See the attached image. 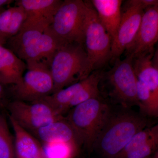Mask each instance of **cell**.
<instances>
[{
  "mask_svg": "<svg viewBox=\"0 0 158 158\" xmlns=\"http://www.w3.org/2000/svg\"><path fill=\"white\" fill-rule=\"evenodd\" d=\"M27 65L24 61L0 44V82L4 86L19 85L22 81Z\"/></svg>",
  "mask_w": 158,
  "mask_h": 158,
  "instance_id": "obj_13",
  "label": "cell"
},
{
  "mask_svg": "<svg viewBox=\"0 0 158 158\" xmlns=\"http://www.w3.org/2000/svg\"><path fill=\"white\" fill-rule=\"evenodd\" d=\"M37 158H44V156H43V157H41Z\"/></svg>",
  "mask_w": 158,
  "mask_h": 158,
  "instance_id": "obj_32",
  "label": "cell"
},
{
  "mask_svg": "<svg viewBox=\"0 0 158 158\" xmlns=\"http://www.w3.org/2000/svg\"><path fill=\"white\" fill-rule=\"evenodd\" d=\"M14 2L13 0H0V10H3L2 9L4 6L10 5Z\"/></svg>",
  "mask_w": 158,
  "mask_h": 158,
  "instance_id": "obj_29",
  "label": "cell"
},
{
  "mask_svg": "<svg viewBox=\"0 0 158 158\" xmlns=\"http://www.w3.org/2000/svg\"><path fill=\"white\" fill-rule=\"evenodd\" d=\"M31 134L37 137L43 144L54 141H63L75 145L78 143L72 127L64 117L40 128Z\"/></svg>",
  "mask_w": 158,
  "mask_h": 158,
  "instance_id": "obj_17",
  "label": "cell"
},
{
  "mask_svg": "<svg viewBox=\"0 0 158 158\" xmlns=\"http://www.w3.org/2000/svg\"><path fill=\"white\" fill-rule=\"evenodd\" d=\"M6 108L9 116L31 134L63 118L42 100L32 102L13 100L9 102Z\"/></svg>",
  "mask_w": 158,
  "mask_h": 158,
  "instance_id": "obj_8",
  "label": "cell"
},
{
  "mask_svg": "<svg viewBox=\"0 0 158 158\" xmlns=\"http://www.w3.org/2000/svg\"><path fill=\"white\" fill-rule=\"evenodd\" d=\"M158 144V133L145 144L133 150L119 158H149L156 151Z\"/></svg>",
  "mask_w": 158,
  "mask_h": 158,
  "instance_id": "obj_26",
  "label": "cell"
},
{
  "mask_svg": "<svg viewBox=\"0 0 158 158\" xmlns=\"http://www.w3.org/2000/svg\"><path fill=\"white\" fill-rule=\"evenodd\" d=\"M4 10H0V13H1V12H2V11H4Z\"/></svg>",
  "mask_w": 158,
  "mask_h": 158,
  "instance_id": "obj_31",
  "label": "cell"
},
{
  "mask_svg": "<svg viewBox=\"0 0 158 158\" xmlns=\"http://www.w3.org/2000/svg\"><path fill=\"white\" fill-rule=\"evenodd\" d=\"M27 71L19 85L9 89L14 100L32 102L52 94L54 83L47 61L26 62Z\"/></svg>",
  "mask_w": 158,
  "mask_h": 158,
  "instance_id": "obj_6",
  "label": "cell"
},
{
  "mask_svg": "<svg viewBox=\"0 0 158 158\" xmlns=\"http://www.w3.org/2000/svg\"><path fill=\"white\" fill-rule=\"evenodd\" d=\"M53 93L85 80L92 72L84 44L67 43L55 52L49 62Z\"/></svg>",
  "mask_w": 158,
  "mask_h": 158,
  "instance_id": "obj_3",
  "label": "cell"
},
{
  "mask_svg": "<svg viewBox=\"0 0 158 158\" xmlns=\"http://www.w3.org/2000/svg\"><path fill=\"white\" fill-rule=\"evenodd\" d=\"M0 158H16L14 139L10 133L7 119L0 113Z\"/></svg>",
  "mask_w": 158,
  "mask_h": 158,
  "instance_id": "obj_22",
  "label": "cell"
},
{
  "mask_svg": "<svg viewBox=\"0 0 158 158\" xmlns=\"http://www.w3.org/2000/svg\"><path fill=\"white\" fill-rule=\"evenodd\" d=\"M158 133V125L152 127H146L133 136L116 158H119L137 148L145 144Z\"/></svg>",
  "mask_w": 158,
  "mask_h": 158,
  "instance_id": "obj_25",
  "label": "cell"
},
{
  "mask_svg": "<svg viewBox=\"0 0 158 158\" xmlns=\"http://www.w3.org/2000/svg\"><path fill=\"white\" fill-rule=\"evenodd\" d=\"M0 101L3 103L4 104L7 106V103L9 102L8 99V93L7 90L2 84L0 82Z\"/></svg>",
  "mask_w": 158,
  "mask_h": 158,
  "instance_id": "obj_27",
  "label": "cell"
},
{
  "mask_svg": "<svg viewBox=\"0 0 158 158\" xmlns=\"http://www.w3.org/2000/svg\"><path fill=\"white\" fill-rule=\"evenodd\" d=\"M84 45L92 72L102 70L110 62L112 39L100 21L90 2L86 1Z\"/></svg>",
  "mask_w": 158,
  "mask_h": 158,
  "instance_id": "obj_5",
  "label": "cell"
},
{
  "mask_svg": "<svg viewBox=\"0 0 158 158\" xmlns=\"http://www.w3.org/2000/svg\"><path fill=\"white\" fill-rule=\"evenodd\" d=\"M66 43L48 27L37 41L24 49L17 56L25 62L44 60L49 64L55 52Z\"/></svg>",
  "mask_w": 158,
  "mask_h": 158,
  "instance_id": "obj_11",
  "label": "cell"
},
{
  "mask_svg": "<svg viewBox=\"0 0 158 158\" xmlns=\"http://www.w3.org/2000/svg\"><path fill=\"white\" fill-rule=\"evenodd\" d=\"M27 18V13L22 7L15 6L13 14L6 32L0 39V44L5 45L8 40L17 34Z\"/></svg>",
  "mask_w": 158,
  "mask_h": 158,
  "instance_id": "obj_24",
  "label": "cell"
},
{
  "mask_svg": "<svg viewBox=\"0 0 158 158\" xmlns=\"http://www.w3.org/2000/svg\"><path fill=\"white\" fill-rule=\"evenodd\" d=\"M158 40V5L144 10L135 37L125 51L126 56L154 50Z\"/></svg>",
  "mask_w": 158,
  "mask_h": 158,
  "instance_id": "obj_10",
  "label": "cell"
},
{
  "mask_svg": "<svg viewBox=\"0 0 158 158\" xmlns=\"http://www.w3.org/2000/svg\"><path fill=\"white\" fill-rule=\"evenodd\" d=\"M86 10V1H63L48 28L65 42L84 44Z\"/></svg>",
  "mask_w": 158,
  "mask_h": 158,
  "instance_id": "obj_7",
  "label": "cell"
},
{
  "mask_svg": "<svg viewBox=\"0 0 158 158\" xmlns=\"http://www.w3.org/2000/svg\"><path fill=\"white\" fill-rule=\"evenodd\" d=\"M112 108L101 96L74 107L66 120L72 127L78 143L92 149Z\"/></svg>",
  "mask_w": 158,
  "mask_h": 158,
  "instance_id": "obj_4",
  "label": "cell"
},
{
  "mask_svg": "<svg viewBox=\"0 0 158 158\" xmlns=\"http://www.w3.org/2000/svg\"><path fill=\"white\" fill-rule=\"evenodd\" d=\"M122 11L120 24L115 37L112 40L111 59L114 63L120 59L135 37L144 12L140 0H130L126 2Z\"/></svg>",
  "mask_w": 158,
  "mask_h": 158,
  "instance_id": "obj_9",
  "label": "cell"
},
{
  "mask_svg": "<svg viewBox=\"0 0 158 158\" xmlns=\"http://www.w3.org/2000/svg\"><path fill=\"white\" fill-rule=\"evenodd\" d=\"M6 108V105L0 101V110H3Z\"/></svg>",
  "mask_w": 158,
  "mask_h": 158,
  "instance_id": "obj_30",
  "label": "cell"
},
{
  "mask_svg": "<svg viewBox=\"0 0 158 158\" xmlns=\"http://www.w3.org/2000/svg\"><path fill=\"white\" fill-rule=\"evenodd\" d=\"M42 146L45 158H71L76 145L63 141H54L43 144Z\"/></svg>",
  "mask_w": 158,
  "mask_h": 158,
  "instance_id": "obj_23",
  "label": "cell"
},
{
  "mask_svg": "<svg viewBox=\"0 0 158 158\" xmlns=\"http://www.w3.org/2000/svg\"><path fill=\"white\" fill-rule=\"evenodd\" d=\"M49 26L46 23L26 19L18 34L8 40L5 47L17 56L24 49L37 41Z\"/></svg>",
  "mask_w": 158,
  "mask_h": 158,
  "instance_id": "obj_14",
  "label": "cell"
},
{
  "mask_svg": "<svg viewBox=\"0 0 158 158\" xmlns=\"http://www.w3.org/2000/svg\"><path fill=\"white\" fill-rule=\"evenodd\" d=\"M9 116L14 132V149L16 158H37L44 156L42 146L33 135Z\"/></svg>",
  "mask_w": 158,
  "mask_h": 158,
  "instance_id": "obj_16",
  "label": "cell"
},
{
  "mask_svg": "<svg viewBox=\"0 0 158 158\" xmlns=\"http://www.w3.org/2000/svg\"><path fill=\"white\" fill-rule=\"evenodd\" d=\"M102 72V70H97L90 74L87 77L86 85L71 102L69 110L90 99L101 96L98 86Z\"/></svg>",
  "mask_w": 158,
  "mask_h": 158,
  "instance_id": "obj_20",
  "label": "cell"
},
{
  "mask_svg": "<svg viewBox=\"0 0 158 158\" xmlns=\"http://www.w3.org/2000/svg\"><path fill=\"white\" fill-rule=\"evenodd\" d=\"M87 82L86 78L40 100L46 102L56 113L62 116L63 113L68 111L71 102L85 86Z\"/></svg>",
  "mask_w": 158,
  "mask_h": 158,
  "instance_id": "obj_19",
  "label": "cell"
},
{
  "mask_svg": "<svg viewBox=\"0 0 158 158\" xmlns=\"http://www.w3.org/2000/svg\"><path fill=\"white\" fill-rule=\"evenodd\" d=\"M15 5L24 9L27 19L39 21L50 25L62 0H19Z\"/></svg>",
  "mask_w": 158,
  "mask_h": 158,
  "instance_id": "obj_18",
  "label": "cell"
},
{
  "mask_svg": "<svg viewBox=\"0 0 158 158\" xmlns=\"http://www.w3.org/2000/svg\"><path fill=\"white\" fill-rule=\"evenodd\" d=\"M90 3L96 11L100 21L113 40L121 21L123 1L92 0Z\"/></svg>",
  "mask_w": 158,
  "mask_h": 158,
  "instance_id": "obj_15",
  "label": "cell"
},
{
  "mask_svg": "<svg viewBox=\"0 0 158 158\" xmlns=\"http://www.w3.org/2000/svg\"><path fill=\"white\" fill-rule=\"evenodd\" d=\"M121 108L117 111L112 109L94 144L107 158H116L133 136L148 124L145 115Z\"/></svg>",
  "mask_w": 158,
  "mask_h": 158,
  "instance_id": "obj_1",
  "label": "cell"
},
{
  "mask_svg": "<svg viewBox=\"0 0 158 158\" xmlns=\"http://www.w3.org/2000/svg\"><path fill=\"white\" fill-rule=\"evenodd\" d=\"M158 55L154 50L132 57V65L138 81L144 84L158 100Z\"/></svg>",
  "mask_w": 158,
  "mask_h": 158,
  "instance_id": "obj_12",
  "label": "cell"
},
{
  "mask_svg": "<svg viewBox=\"0 0 158 158\" xmlns=\"http://www.w3.org/2000/svg\"><path fill=\"white\" fill-rule=\"evenodd\" d=\"M140 4L144 10L158 5V0H140Z\"/></svg>",
  "mask_w": 158,
  "mask_h": 158,
  "instance_id": "obj_28",
  "label": "cell"
},
{
  "mask_svg": "<svg viewBox=\"0 0 158 158\" xmlns=\"http://www.w3.org/2000/svg\"><path fill=\"white\" fill-rule=\"evenodd\" d=\"M137 82L132 57L126 56L123 60L116 59L109 70H102L99 90L101 96L108 103L124 108L139 106Z\"/></svg>",
  "mask_w": 158,
  "mask_h": 158,
  "instance_id": "obj_2",
  "label": "cell"
},
{
  "mask_svg": "<svg viewBox=\"0 0 158 158\" xmlns=\"http://www.w3.org/2000/svg\"><path fill=\"white\" fill-rule=\"evenodd\" d=\"M137 95L139 107L144 115L157 117L158 116V100L149 89L137 80Z\"/></svg>",
  "mask_w": 158,
  "mask_h": 158,
  "instance_id": "obj_21",
  "label": "cell"
}]
</instances>
